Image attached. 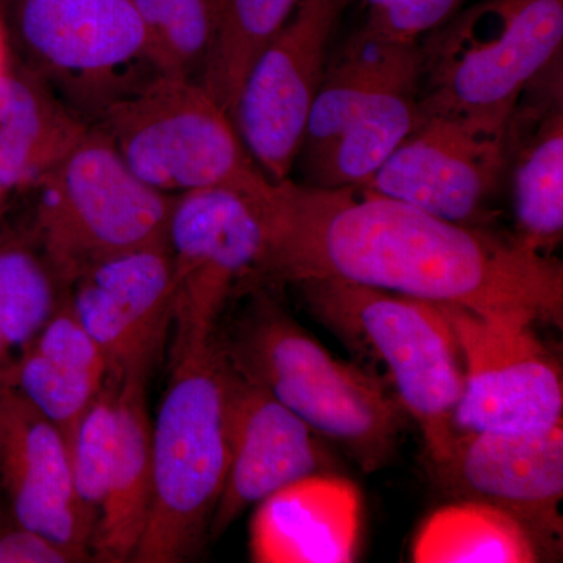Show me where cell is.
<instances>
[{"label":"cell","mask_w":563,"mask_h":563,"mask_svg":"<svg viewBox=\"0 0 563 563\" xmlns=\"http://www.w3.org/2000/svg\"><path fill=\"white\" fill-rule=\"evenodd\" d=\"M13 62L9 36H7L5 24H3L2 11H0V73H3Z\"/></svg>","instance_id":"obj_30"},{"label":"cell","mask_w":563,"mask_h":563,"mask_svg":"<svg viewBox=\"0 0 563 563\" xmlns=\"http://www.w3.org/2000/svg\"><path fill=\"white\" fill-rule=\"evenodd\" d=\"M80 562L65 547L25 528L13 518V523L0 526V563H73Z\"/></svg>","instance_id":"obj_29"},{"label":"cell","mask_w":563,"mask_h":563,"mask_svg":"<svg viewBox=\"0 0 563 563\" xmlns=\"http://www.w3.org/2000/svg\"><path fill=\"white\" fill-rule=\"evenodd\" d=\"M32 191L29 231L65 288L96 263L168 242L177 195L141 180L96 125Z\"/></svg>","instance_id":"obj_6"},{"label":"cell","mask_w":563,"mask_h":563,"mask_svg":"<svg viewBox=\"0 0 563 563\" xmlns=\"http://www.w3.org/2000/svg\"><path fill=\"white\" fill-rule=\"evenodd\" d=\"M507 125L459 114H421L412 132L363 187L443 220L487 222L507 173Z\"/></svg>","instance_id":"obj_12"},{"label":"cell","mask_w":563,"mask_h":563,"mask_svg":"<svg viewBox=\"0 0 563 563\" xmlns=\"http://www.w3.org/2000/svg\"><path fill=\"white\" fill-rule=\"evenodd\" d=\"M254 203L265 229L257 279L344 280L562 328V262L514 235L443 220L363 185L273 181Z\"/></svg>","instance_id":"obj_1"},{"label":"cell","mask_w":563,"mask_h":563,"mask_svg":"<svg viewBox=\"0 0 563 563\" xmlns=\"http://www.w3.org/2000/svg\"><path fill=\"white\" fill-rule=\"evenodd\" d=\"M365 27L393 40L420 41L444 24L463 0H365Z\"/></svg>","instance_id":"obj_28"},{"label":"cell","mask_w":563,"mask_h":563,"mask_svg":"<svg viewBox=\"0 0 563 563\" xmlns=\"http://www.w3.org/2000/svg\"><path fill=\"white\" fill-rule=\"evenodd\" d=\"M431 33L418 113L506 125L529 81L562 54L563 0H483Z\"/></svg>","instance_id":"obj_5"},{"label":"cell","mask_w":563,"mask_h":563,"mask_svg":"<svg viewBox=\"0 0 563 563\" xmlns=\"http://www.w3.org/2000/svg\"><path fill=\"white\" fill-rule=\"evenodd\" d=\"M562 70L559 54L529 81L507 125L514 236L543 255H554L563 239Z\"/></svg>","instance_id":"obj_17"},{"label":"cell","mask_w":563,"mask_h":563,"mask_svg":"<svg viewBox=\"0 0 563 563\" xmlns=\"http://www.w3.org/2000/svg\"><path fill=\"white\" fill-rule=\"evenodd\" d=\"M151 363L120 374L118 435L109 487L91 542V561L132 562L152 496V420L147 409Z\"/></svg>","instance_id":"obj_19"},{"label":"cell","mask_w":563,"mask_h":563,"mask_svg":"<svg viewBox=\"0 0 563 563\" xmlns=\"http://www.w3.org/2000/svg\"><path fill=\"white\" fill-rule=\"evenodd\" d=\"M231 363L217 335L173 355V373L152 420L150 515L132 562L195 558L209 529L231 457Z\"/></svg>","instance_id":"obj_2"},{"label":"cell","mask_w":563,"mask_h":563,"mask_svg":"<svg viewBox=\"0 0 563 563\" xmlns=\"http://www.w3.org/2000/svg\"><path fill=\"white\" fill-rule=\"evenodd\" d=\"M255 509L251 554L255 562H352L357 554L358 496L331 473L274 493Z\"/></svg>","instance_id":"obj_18"},{"label":"cell","mask_w":563,"mask_h":563,"mask_svg":"<svg viewBox=\"0 0 563 563\" xmlns=\"http://www.w3.org/2000/svg\"><path fill=\"white\" fill-rule=\"evenodd\" d=\"M0 483L18 523L91 561L95 523L74 488L65 433L11 385L0 387Z\"/></svg>","instance_id":"obj_16"},{"label":"cell","mask_w":563,"mask_h":563,"mask_svg":"<svg viewBox=\"0 0 563 563\" xmlns=\"http://www.w3.org/2000/svg\"><path fill=\"white\" fill-rule=\"evenodd\" d=\"M135 5L155 70L201 80L213 32L214 0H135Z\"/></svg>","instance_id":"obj_26"},{"label":"cell","mask_w":563,"mask_h":563,"mask_svg":"<svg viewBox=\"0 0 563 563\" xmlns=\"http://www.w3.org/2000/svg\"><path fill=\"white\" fill-rule=\"evenodd\" d=\"M347 2L299 0L244 80L233 124L269 180L290 179Z\"/></svg>","instance_id":"obj_11"},{"label":"cell","mask_w":563,"mask_h":563,"mask_svg":"<svg viewBox=\"0 0 563 563\" xmlns=\"http://www.w3.org/2000/svg\"><path fill=\"white\" fill-rule=\"evenodd\" d=\"M3 3H5V0H0V9H2Z\"/></svg>","instance_id":"obj_32"},{"label":"cell","mask_w":563,"mask_h":563,"mask_svg":"<svg viewBox=\"0 0 563 563\" xmlns=\"http://www.w3.org/2000/svg\"><path fill=\"white\" fill-rule=\"evenodd\" d=\"M299 0H214L213 32L201 84L232 118L247 74L287 24Z\"/></svg>","instance_id":"obj_25"},{"label":"cell","mask_w":563,"mask_h":563,"mask_svg":"<svg viewBox=\"0 0 563 563\" xmlns=\"http://www.w3.org/2000/svg\"><path fill=\"white\" fill-rule=\"evenodd\" d=\"M10 196V191H7L5 188L0 187V220H2L3 213H5L7 203H9Z\"/></svg>","instance_id":"obj_31"},{"label":"cell","mask_w":563,"mask_h":563,"mask_svg":"<svg viewBox=\"0 0 563 563\" xmlns=\"http://www.w3.org/2000/svg\"><path fill=\"white\" fill-rule=\"evenodd\" d=\"M440 307L463 365L455 432H537L563 424L561 365L537 339L533 324Z\"/></svg>","instance_id":"obj_9"},{"label":"cell","mask_w":563,"mask_h":563,"mask_svg":"<svg viewBox=\"0 0 563 563\" xmlns=\"http://www.w3.org/2000/svg\"><path fill=\"white\" fill-rule=\"evenodd\" d=\"M413 562L529 563L542 561L531 536L501 510L474 501L444 506L415 537Z\"/></svg>","instance_id":"obj_24"},{"label":"cell","mask_w":563,"mask_h":563,"mask_svg":"<svg viewBox=\"0 0 563 563\" xmlns=\"http://www.w3.org/2000/svg\"><path fill=\"white\" fill-rule=\"evenodd\" d=\"M111 372L109 361L74 317L65 295L11 374V387L66 435Z\"/></svg>","instance_id":"obj_21"},{"label":"cell","mask_w":563,"mask_h":563,"mask_svg":"<svg viewBox=\"0 0 563 563\" xmlns=\"http://www.w3.org/2000/svg\"><path fill=\"white\" fill-rule=\"evenodd\" d=\"M118 388L120 374L111 373L102 390L66 435L74 488L95 529L117 450Z\"/></svg>","instance_id":"obj_27"},{"label":"cell","mask_w":563,"mask_h":563,"mask_svg":"<svg viewBox=\"0 0 563 563\" xmlns=\"http://www.w3.org/2000/svg\"><path fill=\"white\" fill-rule=\"evenodd\" d=\"M90 128L13 57L0 73V187L32 190Z\"/></svg>","instance_id":"obj_20"},{"label":"cell","mask_w":563,"mask_h":563,"mask_svg":"<svg viewBox=\"0 0 563 563\" xmlns=\"http://www.w3.org/2000/svg\"><path fill=\"white\" fill-rule=\"evenodd\" d=\"M92 125L141 180L168 195L229 188L255 201L272 187L201 81L157 74Z\"/></svg>","instance_id":"obj_7"},{"label":"cell","mask_w":563,"mask_h":563,"mask_svg":"<svg viewBox=\"0 0 563 563\" xmlns=\"http://www.w3.org/2000/svg\"><path fill=\"white\" fill-rule=\"evenodd\" d=\"M221 343L236 372L263 385L318 435L372 473L395 455L406 412L377 377L332 357L265 290Z\"/></svg>","instance_id":"obj_3"},{"label":"cell","mask_w":563,"mask_h":563,"mask_svg":"<svg viewBox=\"0 0 563 563\" xmlns=\"http://www.w3.org/2000/svg\"><path fill=\"white\" fill-rule=\"evenodd\" d=\"M310 313L362 357L380 363L426 444L442 462L455 440L463 390L461 350L439 303L336 279L295 284Z\"/></svg>","instance_id":"obj_4"},{"label":"cell","mask_w":563,"mask_h":563,"mask_svg":"<svg viewBox=\"0 0 563 563\" xmlns=\"http://www.w3.org/2000/svg\"><path fill=\"white\" fill-rule=\"evenodd\" d=\"M11 54L92 125L157 76L135 0H5Z\"/></svg>","instance_id":"obj_8"},{"label":"cell","mask_w":563,"mask_h":563,"mask_svg":"<svg viewBox=\"0 0 563 563\" xmlns=\"http://www.w3.org/2000/svg\"><path fill=\"white\" fill-rule=\"evenodd\" d=\"M174 268L173 355L217 335L225 302L254 277L265 251V229L252 199L229 188L176 196L168 224Z\"/></svg>","instance_id":"obj_10"},{"label":"cell","mask_w":563,"mask_h":563,"mask_svg":"<svg viewBox=\"0 0 563 563\" xmlns=\"http://www.w3.org/2000/svg\"><path fill=\"white\" fill-rule=\"evenodd\" d=\"M420 81L418 68L384 85L318 157L302 163V184L320 188L368 184L412 132Z\"/></svg>","instance_id":"obj_22"},{"label":"cell","mask_w":563,"mask_h":563,"mask_svg":"<svg viewBox=\"0 0 563 563\" xmlns=\"http://www.w3.org/2000/svg\"><path fill=\"white\" fill-rule=\"evenodd\" d=\"M229 446L231 457L211 518L210 540L220 539L247 509L274 493L307 477L331 473V457L318 433L232 365Z\"/></svg>","instance_id":"obj_14"},{"label":"cell","mask_w":563,"mask_h":563,"mask_svg":"<svg viewBox=\"0 0 563 563\" xmlns=\"http://www.w3.org/2000/svg\"><path fill=\"white\" fill-rule=\"evenodd\" d=\"M65 299L101 347L111 373L152 365L174 313L168 242L96 263L70 282Z\"/></svg>","instance_id":"obj_15"},{"label":"cell","mask_w":563,"mask_h":563,"mask_svg":"<svg viewBox=\"0 0 563 563\" xmlns=\"http://www.w3.org/2000/svg\"><path fill=\"white\" fill-rule=\"evenodd\" d=\"M65 287L31 231L0 233V387L60 306Z\"/></svg>","instance_id":"obj_23"},{"label":"cell","mask_w":563,"mask_h":563,"mask_svg":"<svg viewBox=\"0 0 563 563\" xmlns=\"http://www.w3.org/2000/svg\"><path fill=\"white\" fill-rule=\"evenodd\" d=\"M429 468L440 490L514 518L542 561L561 555L563 424L537 432H457L450 454Z\"/></svg>","instance_id":"obj_13"}]
</instances>
